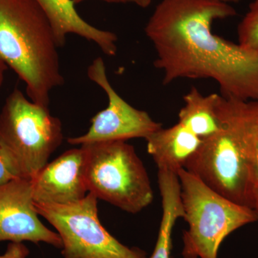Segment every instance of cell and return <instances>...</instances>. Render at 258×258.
<instances>
[{
	"mask_svg": "<svg viewBox=\"0 0 258 258\" xmlns=\"http://www.w3.org/2000/svg\"><path fill=\"white\" fill-rule=\"evenodd\" d=\"M233 7L216 0H161L145 27L164 74L163 85L178 79L216 81L221 96L258 100V52L215 35L216 20L237 15Z\"/></svg>",
	"mask_w": 258,
	"mask_h": 258,
	"instance_id": "6da1fadb",
	"label": "cell"
},
{
	"mask_svg": "<svg viewBox=\"0 0 258 258\" xmlns=\"http://www.w3.org/2000/svg\"><path fill=\"white\" fill-rule=\"evenodd\" d=\"M216 109L220 128L203 139L184 168L222 196L252 208L258 100L240 101L219 95Z\"/></svg>",
	"mask_w": 258,
	"mask_h": 258,
	"instance_id": "7a4b0ae2",
	"label": "cell"
},
{
	"mask_svg": "<svg viewBox=\"0 0 258 258\" xmlns=\"http://www.w3.org/2000/svg\"><path fill=\"white\" fill-rule=\"evenodd\" d=\"M58 48L35 0H0V59L25 83L34 103L48 106L51 91L63 85Z\"/></svg>",
	"mask_w": 258,
	"mask_h": 258,
	"instance_id": "3957f363",
	"label": "cell"
},
{
	"mask_svg": "<svg viewBox=\"0 0 258 258\" xmlns=\"http://www.w3.org/2000/svg\"><path fill=\"white\" fill-rule=\"evenodd\" d=\"M60 120L18 88L0 113V147L17 177L32 180L63 140Z\"/></svg>",
	"mask_w": 258,
	"mask_h": 258,
	"instance_id": "277c9868",
	"label": "cell"
},
{
	"mask_svg": "<svg viewBox=\"0 0 258 258\" xmlns=\"http://www.w3.org/2000/svg\"><path fill=\"white\" fill-rule=\"evenodd\" d=\"M185 221L184 258H217L224 240L240 227L257 221L252 208L222 196L184 168L177 172Z\"/></svg>",
	"mask_w": 258,
	"mask_h": 258,
	"instance_id": "5b68a950",
	"label": "cell"
},
{
	"mask_svg": "<svg viewBox=\"0 0 258 258\" xmlns=\"http://www.w3.org/2000/svg\"><path fill=\"white\" fill-rule=\"evenodd\" d=\"M81 147L88 192L128 213H139L152 204L150 178L133 146L118 141Z\"/></svg>",
	"mask_w": 258,
	"mask_h": 258,
	"instance_id": "8992f818",
	"label": "cell"
},
{
	"mask_svg": "<svg viewBox=\"0 0 258 258\" xmlns=\"http://www.w3.org/2000/svg\"><path fill=\"white\" fill-rule=\"evenodd\" d=\"M35 205L60 235L63 258H147L144 251L122 244L102 225L92 193L69 205Z\"/></svg>",
	"mask_w": 258,
	"mask_h": 258,
	"instance_id": "52a82bcc",
	"label": "cell"
},
{
	"mask_svg": "<svg viewBox=\"0 0 258 258\" xmlns=\"http://www.w3.org/2000/svg\"><path fill=\"white\" fill-rule=\"evenodd\" d=\"M88 76L106 93L108 106L93 117L87 133L68 139L70 144L82 146L96 142L146 139L162 128V125L153 120L149 113L131 106L118 94L108 81L101 57H97L88 67Z\"/></svg>",
	"mask_w": 258,
	"mask_h": 258,
	"instance_id": "ba28073f",
	"label": "cell"
},
{
	"mask_svg": "<svg viewBox=\"0 0 258 258\" xmlns=\"http://www.w3.org/2000/svg\"><path fill=\"white\" fill-rule=\"evenodd\" d=\"M31 180L16 178L0 184V242H44L62 248L57 232L39 219Z\"/></svg>",
	"mask_w": 258,
	"mask_h": 258,
	"instance_id": "9c48e42d",
	"label": "cell"
},
{
	"mask_svg": "<svg viewBox=\"0 0 258 258\" xmlns=\"http://www.w3.org/2000/svg\"><path fill=\"white\" fill-rule=\"evenodd\" d=\"M34 201L41 205H69L88 194L82 147L66 151L47 163L31 180Z\"/></svg>",
	"mask_w": 258,
	"mask_h": 258,
	"instance_id": "30bf717a",
	"label": "cell"
},
{
	"mask_svg": "<svg viewBox=\"0 0 258 258\" xmlns=\"http://www.w3.org/2000/svg\"><path fill=\"white\" fill-rule=\"evenodd\" d=\"M50 20L59 47H63L66 37L76 34L96 44L103 53L115 56L118 37L113 32L97 28L83 20L72 0H35Z\"/></svg>",
	"mask_w": 258,
	"mask_h": 258,
	"instance_id": "8fae6325",
	"label": "cell"
},
{
	"mask_svg": "<svg viewBox=\"0 0 258 258\" xmlns=\"http://www.w3.org/2000/svg\"><path fill=\"white\" fill-rule=\"evenodd\" d=\"M146 141L147 152L158 169H166L177 174L197 152L203 140L178 122L169 128L162 127L156 131Z\"/></svg>",
	"mask_w": 258,
	"mask_h": 258,
	"instance_id": "7c38bea8",
	"label": "cell"
},
{
	"mask_svg": "<svg viewBox=\"0 0 258 258\" xmlns=\"http://www.w3.org/2000/svg\"><path fill=\"white\" fill-rule=\"evenodd\" d=\"M158 182L162 204V216L157 244L149 258H170L173 228L176 220L184 217L181 186L177 174L166 169H159Z\"/></svg>",
	"mask_w": 258,
	"mask_h": 258,
	"instance_id": "4fadbf2b",
	"label": "cell"
},
{
	"mask_svg": "<svg viewBox=\"0 0 258 258\" xmlns=\"http://www.w3.org/2000/svg\"><path fill=\"white\" fill-rule=\"evenodd\" d=\"M219 95L212 93L204 96L196 87H192L183 99L184 106L179 112V123L199 138L210 137L220 128L217 115Z\"/></svg>",
	"mask_w": 258,
	"mask_h": 258,
	"instance_id": "5bb4252c",
	"label": "cell"
},
{
	"mask_svg": "<svg viewBox=\"0 0 258 258\" xmlns=\"http://www.w3.org/2000/svg\"><path fill=\"white\" fill-rule=\"evenodd\" d=\"M238 44L245 50L258 52V0L249 5V10L237 27Z\"/></svg>",
	"mask_w": 258,
	"mask_h": 258,
	"instance_id": "9a60e30c",
	"label": "cell"
},
{
	"mask_svg": "<svg viewBox=\"0 0 258 258\" xmlns=\"http://www.w3.org/2000/svg\"><path fill=\"white\" fill-rule=\"evenodd\" d=\"M30 253L28 247L23 242H10L6 252L0 258H27Z\"/></svg>",
	"mask_w": 258,
	"mask_h": 258,
	"instance_id": "2e32d148",
	"label": "cell"
},
{
	"mask_svg": "<svg viewBox=\"0 0 258 258\" xmlns=\"http://www.w3.org/2000/svg\"><path fill=\"white\" fill-rule=\"evenodd\" d=\"M16 174L10 166L8 159L5 157L3 149L0 147V184H4L10 180L16 179Z\"/></svg>",
	"mask_w": 258,
	"mask_h": 258,
	"instance_id": "e0dca14e",
	"label": "cell"
},
{
	"mask_svg": "<svg viewBox=\"0 0 258 258\" xmlns=\"http://www.w3.org/2000/svg\"><path fill=\"white\" fill-rule=\"evenodd\" d=\"M252 209L254 210L257 221H258V184H256L254 189Z\"/></svg>",
	"mask_w": 258,
	"mask_h": 258,
	"instance_id": "ac0fdd59",
	"label": "cell"
},
{
	"mask_svg": "<svg viewBox=\"0 0 258 258\" xmlns=\"http://www.w3.org/2000/svg\"><path fill=\"white\" fill-rule=\"evenodd\" d=\"M152 0H125V3H133L141 8H148L152 3Z\"/></svg>",
	"mask_w": 258,
	"mask_h": 258,
	"instance_id": "d6986e66",
	"label": "cell"
},
{
	"mask_svg": "<svg viewBox=\"0 0 258 258\" xmlns=\"http://www.w3.org/2000/svg\"><path fill=\"white\" fill-rule=\"evenodd\" d=\"M254 177L256 184H258V144L256 149L254 159Z\"/></svg>",
	"mask_w": 258,
	"mask_h": 258,
	"instance_id": "ffe728a7",
	"label": "cell"
},
{
	"mask_svg": "<svg viewBox=\"0 0 258 258\" xmlns=\"http://www.w3.org/2000/svg\"><path fill=\"white\" fill-rule=\"evenodd\" d=\"M8 69V66L0 59V87H1L3 82H4L5 72H6Z\"/></svg>",
	"mask_w": 258,
	"mask_h": 258,
	"instance_id": "44dd1931",
	"label": "cell"
},
{
	"mask_svg": "<svg viewBox=\"0 0 258 258\" xmlns=\"http://www.w3.org/2000/svg\"><path fill=\"white\" fill-rule=\"evenodd\" d=\"M75 5L79 4L86 0H72ZM101 1L106 2L109 3H125V0H101Z\"/></svg>",
	"mask_w": 258,
	"mask_h": 258,
	"instance_id": "7402d4cb",
	"label": "cell"
},
{
	"mask_svg": "<svg viewBox=\"0 0 258 258\" xmlns=\"http://www.w3.org/2000/svg\"><path fill=\"white\" fill-rule=\"evenodd\" d=\"M216 1L222 2V3L230 4V3H238L240 0H216Z\"/></svg>",
	"mask_w": 258,
	"mask_h": 258,
	"instance_id": "603a6c76",
	"label": "cell"
}]
</instances>
